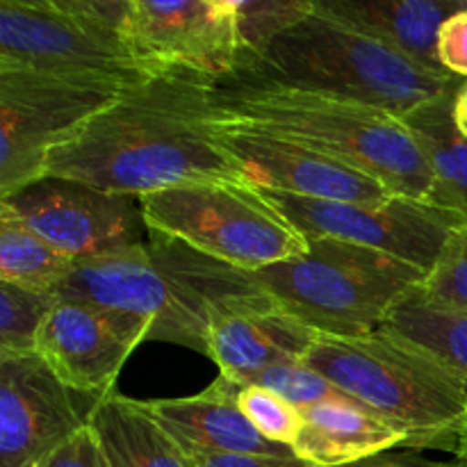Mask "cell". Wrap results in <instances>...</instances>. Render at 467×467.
<instances>
[{
	"label": "cell",
	"mask_w": 467,
	"mask_h": 467,
	"mask_svg": "<svg viewBox=\"0 0 467 467\" xmlns=\"http://www.w3.org/2000/svg\"><path fill=\"white\" fill-rule=\"evenodd\" d=\"M46 176L137 199L192 182H249L223 144L217 82L182 68L114 96L48 155Z\"/></svg>",
	"instance_id": "obj_1"
},
{
	"label": "cell",
	"mask_w": 467,
	"mask_h": 467,
	"mask_svg": "<svg viewBox=\"0 0 467 467\" xmlns=\"http://www.w3.org/2000/svg\"><path fill=\"white\" fill-rule=\"evenodd\" d=\"M55 295L137 315L150 322V340L208 356L214 324L267 292L254 272L150 231L149 240L132 249L76 265Z\"/></svg>",
	"instance_id": "obj_2"
},
{
	"label": "cell",
	"mask_w": 467,
	"mask_h": 467,
	"mask_svg": "<svg viewBox=\"0 0 467 467\" xmlns=\"http://www.w3.org/2000/svg\"><path fill=\"white\" fill-rule=\"evenodd\" d=\"M228 117L327 153L381 182L390 194L433 201V173L409 126L381 108L233 76L217 85Z\"/></svg>",
	"instance_id": "obj_3"
},
{
	"label": "cell",
	"mask_w": 467,
	"mask_h": 467,
	"mask_svg": "<svg viewBox=\"0 0 467 467\" xmlns=\"http://www.w3.org/2000/svg\"><path fill=\"white\" fill-rule=\"evenodd\" d=\"M304 363L395 427L404 450L454 454L467 383L413 342L383 328L363 337L319 336Z\"/></svg>",
	"instance_id": "obj_4"
},
{
	"label": "cell",
	"mask_w": 467,
	"mask_h": 467,
	"mask_svg": "<svg viewBox=\"0 0 467 467\" xmlns=\"http://www.w3.org/2000/svg\"><path fill=\"white\" fill-rule=\"evenodd\" d=\"M235 76H255L356 100L401 119L418 105L465 82L420 67L390 46L324 12L317 0L313 14L278 35Z\"/></svg>",
	"instance_id": "obj_5"
},
{
	"label": "cell",
	"mask_w": 467,
	"mask_h": 467,
	"mask_svg": "<svg viewBox=\"0 0 467 467\" xmlns=\"http://www.w3.org/2000/svg\"><path fill=\"white\" fill-rule=\"evenodd\" d=\"M254 276L285 313L319 336L363 337L381 331L395 306L429 274L368 246L313 237L301 255Z\"/></svg>",
	"instance_id": "obj_6"
},
{
	"label": "cell",
	"mask_w": 467,
	"mask_h": 467,
	"mask_svg": "<svg viewBox=\"0 0 467 467\" xmlns=\"http://www.w3.org/2000/svg\"><path fill=\"white\" fill-rule=\"evenodd\" d=\"M128 7L130 0H0V68L112 89L158 76L128 44Z\"/></svg>",
	"instance_id": "obj_7"
},
{
	"label": "cell",
	"mask_w": 467,
	"mask_h": 467,
	"mask_svg": "<svg viewBox=\"0 0 467 467\" xmlns=\"http://www.w3.org/2000/svg\"><path fill=\"white\" fill-rule=\"evenodd\" d=\"M140 201L150 231L242 272H260L308 249L272 196L249 182H192Z\"/></svg>",
	"instance_id": "obj_8"
},
{
	"label": "cell",
	"mask_w": 467,
	"mask_h": 467,
	"mask_svg": "<svg viewBox=\"0 0 467 467\" xmlns=\"http://www.w3.org/2000/svg\"><path fill=\"white\" fill-rule=\"evenodd\" d=\"M123 89L0 68V199L46 176L48 155Z\"/></svg>",
	"instance_id": "obj_9"
},
{
	"label": "cell",
	"mask_w": 467,
	"mask_h": 467,
	"mask_svg": "<svg viewBox=\"0 0 467 467\" xmlns=\"http://www.w3.org/2000/svg\"><path fill=\"white\" fill-rule=\"evenodd\" d=\"M267 194L304 233L306 240L328 237L368 246L415 265L427 274H431L450 233L456 226H463L447 210L409 196L392 194L377 203H345L299 199L274 192Z\"/></svg>",
	"instance_id": "obj_10"
},
{
	"label": "cell",
	"mask_w": 467,
	"mask_h": 467,
	"mask_svg": "<svg viewBox=\"0 0 467 467\" xmlns=\"http://www.w3.org/2000/svg\"><path fill=\"white\" fill-rule=\"evenodd\" d=\"M0 203L76 265L132 249L150 235L137 196L109 194L64 178H39Z\"/></svg>",
	"instance_id": "obj_11"
},
{
	"label": "cell",
	"mask_w": 467,
	"mask_h": 467,
	"mask_svg": "<svg viewBox=\"0 0 467 467\" xmlns=\"http://www.w3.org/2000/svg\"><path fill=\"white\" fill-rule=\"evenodd\" d=\"M126 39L155 73L182 68L222 85L244 64L233 0H130Z\"/></svg>",
	"instance_id": "obj_12"
},
{
	"label": "cell",
	"mask_w": 467,
	"mask_h": 467,
	"mask_svg": "<svg viewBox=\"0 0 467 467\" xmlns=\"http://www.w3.org/2000/svg\"><path fill=\"white\" fill-rule=\"evenodd\" d=\"M150 340V322L137 315L59 299L36 340V356L78 395H112L123 365L141 342Z\"/></svg>",
	"instance_id": "obj_13"
},
{
	"label": "cell",
	"mask_w": 467,
	"mask_h": 467,
	"mask_svg": "<svg viewBox=\"0 0 467 467\" xmlns=\"http://www.w3.org/2000/svg\"><path fill=\"white\" fill-rule=\"evenodd\" d=\"M222 137L246 181L274 194L313 201L377 203L392 196L374 178L349 164L281 135L228 117L222 108Z\"/></svg>",
	"instance_id": "obj_14"
},
{
	"label": "cell",
	"mask_w": 467,
	"mask_h": 467,
	"mask_svg": "<svg viewBox=\"0 0 467 467\" xmlns=\"http://www.w3.org/2000/svg\"><path fill=\"white\" fill-rule=\"evenodd\" d=\"M76 395L36 354H0V467H39L85 429Z\"/></svg>",
	"instance_id": "obj_15"
},
{
	"label": "cell",
	"mask_w": 467,
	"mask_h": 467,
	"mask_svg": "<svg viewBox=\"0 0 467 467\" xmlns=\"http://www.w3.org/2000/svg\"><path fill=\"white\" fill-rule=\"evenodd\" d=\"M317 340V331L265 295L214 324L208 358L217 363L219 377L246 386L274 365L304 360Z\"/></svg>",
	"instance_id": "obj_16"
},
{
	"label": "cell",
	"mask_w": 467,
	"mask_h": 467,
	"mask_svg": "<svg viewBox=\"0 0 467 467\" xmlns=\"http://www.w3.org/2000/svg\"><path fill=\"white\" fill-rule=\"evenodd\" d=\"M237 388L217 377L199 395L155 400L149 401V409L192 459L208 454H295L290 447L260 436L237 404Z\"/></svg>",
	"instance_id": "obj_17"
},
{
	"label": "cell",
	"mask_w": 467,
	"mask_h": 467,
	"mask_svg": "<svg viewBox=\"0 0 467 467\" xmlns=\"http://www.w3.org/2000/svg\"><path fill=\"white\" fill-rule=\"evenodd\" d=\"M324 12L358 27L441 76H451L438 59L441 30L465 0H317Z\"/></svg>",
	"instance_id": "obj_18"
},
{
	"label": "cell",
	"mask_w": 467,
	"mask_h": 467,
	"mask_svg": "<svg viewBox=\"0 0 467 467\" xmlns=\"http://www.w3.org/2000/svg\"><path fill=\"white\" fill-rule=\"evenodd\" d=\"M404 447L395 427L354 400H336L301 410V431L292 442L310 467H342Z\"/></svg>",
	"instance_id": "obj_19"
},
{
	"label": "cell",
	"mask_w": 467,
	"mask_h": 467,
	"mask_svg": "<svg viewBox=\"0 0 467 467\" xmlns=\"http://www.w3.org/2000/svg\"><path fill=\"white\" fill-rule=\"evenodd\" d=\"M89 427L109 467H196V461L155 418L149 401L112 392L91 406Z\"/></svg>",
	"instance_id": "obj_20"
},
{
	"label": "cell",
	"mask_w": 467,
	"mask_h": 467,
	"mask_svg": "<svg viewBox=\"0 0 467 467\" xmlns=\"http://www.w3.org/2000/svg\"><path fill=\"white\" fill-rule=\"evenodd\" d=\"M459 89L456 87L413 108L404 123L431 167V205L447 210L467 226V137L454 121Z\"/></svg>",
	"instance_id": "obj_21"
},
{
	"label": "cell",
	"mask_w": 467,
	"mask_h": 467,
	"mask_svg": "<svg viewBox=\"0 0 467 467\" xmlns=\"http://www.w3.org/2000/svg\"><path fill=\"white\" fill-rule=\"evenodd\" d=\"M383 331L413 342L467 383V313L431 299L422 287L401 299Z\"/></svg>",
	"instance_id": "obj_22"
},
{
	"label": "cell",
	"mask_w": 467,
	"mask_h": 467,
	"mask_svg": "<svg viewBox=\"0 0 467 467\" xmlns=\"http://www.w3.org/2000/svg\"><path fill=\"white\" fill-rule=\"evenodd\" d=\"M73 263L36 235L9 205L0 203V281L35 292H57Z\"/></svg>",
	"instance_id": "obj_23"
},
{
	"label": "cell",
	"mask_w": 467,
	"mask_h": 467,
	"mask_svg": "<svg viewBox=\"0 0 467 467\" xmlns=\"http://www.w3.org/2000/svg\"><path fill=\"white\" fill-rule=\"evenodd\" d=\"M53 292H35L0 281V354H36V340L57 306Z\"/></svg>",
	"instance_id": "obj_24"
},
{
	"label": "cell",
	"mask_w": 467,
	"mask_h": 467,
	"mask_svg": "<svg viewBox=\"0 0 467 467\" xmlns=\"http://www.w3.org/2000/svg\"><path fill=\"white\" fill-rule=\"evenodd\" d=\"M315 0H233L244 64L254 62L278 35L313 14ZM240 68V71H242Z\"/></svg>",
	"instance_id": "obj_25"
},
{
	"label": "cell",
	"mask_w": 467,
	"mask_h": 467,
	"mask_svg": "<svg viewBox=\"0 0 467 467\" xmlns=\"http://www.w3.org/2000/svg\"><path fill=\"white\" fill-rule=\"evenodd\" d=\"M237 404L260 436L292 450L301 431V410L296 406L255 383L237 388Z\"/></svg>",
	"instance_id": "obj_26"
},
{
	"label": "cell",
	"mask_w": 467,
	"mask_h": 467,
	"mask_svg": "<svg viewBox=\"0 0 467 467\" xmlns=\"http://www.w3.org/2000/svg\"><path fill=\"white\" fill-rule=\"evenodd\" d=\"M251 383L276 392V395H281L283 400H287L299 410L324 404V401L351 400V397H347L340 388L333 386L327 377H322V374L315 372L313 368H308L304 360H299V363L274 365V368L258 374ZM246 386H249V383H246Z\"/></svg>",
	"instance_id": "obj_27"
},
{
	"label": "cell",
	"mask_w": 467,
	"mask_h": 467,
	"mask_svg": "<svg viewBox=\"0 0 467 467\" xmlns=\"http://www.w3.org/2000/svg\"><path fill=\"white\" fill-rule=\"evenodd\" d=\"M422 290L431 299L467 313V226L450 233Z\"/></svg>",
	"instance_id": "obj_28"
},
{
	"label": "cell",
	"mask_w": 467,
	"mask_h": 467,
	"mask_svg": "<svg viewBox=\"0 0 467 467\" xmlns=\"http://www.w3.org/2000/svg\"><path fill=\"white\" fill-rule=\"evenodd\" d=\"M39 467H109L94 429H85L59 445Z\"/></svg>",
	"instance_id": "obj_29"
},
{
	"label": "cell",
	"mask_w": 467,
	"mask_h": 467,
	"mask_svg": "<svg viewBox=\"0 0 467 467\" xmlns=\"http://www.w3.org/2000/svg\"><path fill=\"white\" fill-rule=\"evenodd\" d=\"M438 59L447 73L467 80V7L447 18L442 26L438 39Z\"/></svg>",
	"instance_id": "obj_30"
},
{
	"label": "cell",
	"mask_w": 467,
	"mask_h": 467,
	"mask_svg": "<svg viewBox=\"0 0 467 467\" xmlns=\"http://www.w3.org/2000/svg\"><path fill=\"white\" fill-rule=\"evenodd\" d=\"M194 461L196 467H310L295 454H208Z\"/></svg>",
	"instance_id": "obj_31"
},
{
	"label": "cell",
	"mask_w": 467,
	"mask_h": 467,
	"mask_svg": "<svg viewBox=\"0 0 467 467\" xmlns=\"http://www.w3.org/2000/svg\"><path fill=\"white\" fill-rule=\"evenodd\" d=\"M342 467H445V463L427 459L422 451L397 447V450L381 451V454L377 456H369V459L356 461V463L342 465Z\"/></svg>",
	"instance_id": "obj_32"
},
{
	"label": "cell",
	"mask_w": 467,
	"mask_h": 467,
	"mask_svg": "<svg viewBox=\"0 0 467 467\" xmlns=\"http://www.w3.org/2000/svg\"><path fill=\"white\" fill-rule=\"evenodd\" d=\"M454 121H456V126H459V130L467 137V80L461 85L459 94H456Z\"/></svg>",
	"instance_id": "obj_33"
},
{
	"label": "cell",
	"mask_w": 467,
	"mask_h": 467,
	"mask_svg": "<svg viewBox=\"0 0 467 467\" xmlns=\"http://www.w3.org/2000/svg\"><path fill=\"white\" fill-rule=\"evenodd\" d=\"M454 456H467V418H465L463 427H461V431H459V441H456Z\"/></svg>",
	"instance_id": "obj_34"
},
{
	"label": "cell",
	"mask_w": 467,
	"mask_h": 467,
	"mask_svg": "<svg viewBox=\"0 0 467 467\" xmlns=\"http://www.w3.org/2000/svg\"><path fill=\"white\" fill-rule=\"evenodd\" d=\"M445 467H467V456H454Z\"/></svg>",
	"instance_id": "obj_35"
}]
</instances>
